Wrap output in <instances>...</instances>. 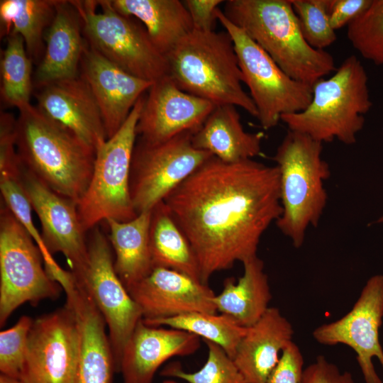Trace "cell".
I'll return each mask as SVG.
<instances>
[{
    "label": "cell",
    "mask_w": 383,
    "mask_h": 383,
    "mask_svg": "<svg viewBox=\"0 0 383 383\" xmlns=\"http://www.w3.org/2000/svg\"><path fill=\"white\" fill-rule=\"evenodd\" d=\"M33 95L40 110L95 151L107 140L98 104L81 75L36 88Z\"/></svg>",
    "instance_id": "cell-20"
},
{
    "label": "cell",
    "mask_w": 383,
    "mask_h": 383,
    "mask_svg": "<svg viewBox=\"0 0 383 383\" xmlns=\"http://www.w3.org/2000/svg\"><path fill=\"white\" fill-rule=\"evenodd\" d=\"M16 148L21 165L77 204L91 181L96 151L31 104L18 110Z\"/></svg>",
    "instance_id": "cell-2"
},
{
    "label": "cell",
    "mask_w": 383,
    "mask_h": 383,
    "mask_svg": "<svg viewBox=\"0 0 383 383\" xmlns=\"http://www.w3.org/2000/svg\"><path fill=\"white\" fill-rule=\"evenodd\" d=\"M0 383H23L18 379L0 374Z\"/></svg>",
    "instance_id": "cell-42"
},
{
    "label": "cell",
    "mask_w": 383,
    "mask_h": 383,
    "mask_svg": "<svg viewBox=\"0 0 383 383\" xmlns=\"http://www.w3.org/2000/svg\"><path fill=\"white\" fill-rule=\"evenodd\" d=\"M128 292L140 306L144 321L217 311L213 303L216 294L208 284L168 268L154 267Z\"/></svg>",
    "instance_id": "cell-17"
},
{
    "label": "cell",
    "mask_w": 383,
    "mask_h": 383,
    "mask_svg": "<svg viewBox=\"0 0 383 383\" xmlns=\"http://www.w3.org/2000/svg\"><path fill=\"white\" fill-rule=\"evenodd\" d=\"M208 349L204 365L196 372H184L179 364L167 366L161 374L189 383H248L233 360L217 344L204 340Z\"/></svg>",
    "instance_id": "cell-34"
},
{
    "label": "cell",
    "mask_w": 383,
    "mask_h": 383,
    "mask_svg": "<svg viewBox=\"0 0 383 383\" xmlns=\"http://www.w3.org/2000/svg\"><path fill=\"white\" fill-rule=\"evenodd\" d=\"M244 272L237 282L227 279L213 303L216 311L248 328L265 313L272 299L264 262L255 256L243 262Z\"/></svg>",
    "instance_id": "cell-25"
},
{
    "label": "cell",
    "mask_w": 383,
    "mask_h": 383,
    "mask_svg": "<svg viewBox=\"0 0 383 383\" xmlns=\"http://www.w3.org/2000/svg\"><path fill=\"white\" fill-rule=\"evenodd\" d=\"M347 27L348 39L360 55L376 65H383V0H372Z\"/></svg>",
    "instance_id": "cell-33"
},
{
    "label": "cell",
    "mask_w": 383,
    "mask_h": 383,
    "mask_svg": "<svg viewBox=\"0 0 383 383\" xmlns=\"http://www.w3.org/2000/svg\"><path fill=\"white\" fill-rule=\"evenodd\" d=\"M144 322L149 326H165L201 337L221 347L232 359L247 331V328L240 326L232 318L216 313L192 312Z\"/></svg>",
    "instance_id": "cell-30"
},
{
    "label": "cell",
    "mask_w": 383,
    "mask_h": 383,
    "mask_svg": "<svg viewBox=\"0 0 383 383\" xmlns=\"http://www.w3.org/2000/svg\"><path fill=\"white\" fill-rule=\"evenodd\" d=\"M162 383H178V382L174 380L167 379V380H165Z\"/></svg>",
    "instance_id": "cell-43"
},
{
    "label": "cell",
    "mask_w": 383,
    "mask_h": 383,
    "mask_svg": "<svg viewBox=\"0 0 383 383\" xmlns=\"http://www.w3.org/2000/svg\"><path fill=\"white\" fill-rule=\"evenodd\" d=\"M21 180L32 209L39 218L46 249L52 255L62 253L71 272H78L87 260L88 245L77 203L50 189L22 165Z\"/></svg>",
    "instance_id": "cell-15"
},
{
    "label": "cell",
    "mask_w": 383,
    "mask_h": 383,
    "mask_svg": "<svg viewBox=\"0 0 383 383\" xmlns=\"http://www.w3.org/2000/svg\"><path fill=\"white\" fill-rule=\"evenodd\" d=\"M372 0H328V14L331 27L338 30L348 26L362 14Z\"/></svg>",
    "instance_id": "cell-40"
},
{
    "label": "cell",
    "mask_w": 383,
    "mask_h": 383,
    "mask_svg": "<svg viewBox=\"0 0 383 383\" xmlns=\"http://www.w3.org/2000/svg\"><path fill=\"white\" fill-rule=\"evenodd\" d=\"M151 211L140 213L126 222L105 221L115 255L114 268L128 292L154 268L150 248Z\"/></svg>",
    "instance_id": "cell-26"
},
{
    "label": "cell",
    "mask_w": 383,
    "mask_h": 383,
    "mask_svg": "<svg viewBox=\"0 0 383 383\" xmlns=\"http://www.w3.org/2000/svg\"><path fill=\"white\" fill-rule=\"evenodd\" d=\"M216 106L182 90L168 75L152 83L136 127L140 140L157 143L195 133Z\"/></svg>",
    "instance_id": "cell-16"
},
{
    "label": "cell",
    "mask_w": 383,
    "mask_h": 383,
    "mask_svg": "<svg viewBox=\"0 0 383 383\" xmlns=\"http://www.w3.org/2000/svg\"><path fill=\"white\" fill-rule=\"evenodd\" d=\"M323 143L288 131L273 157L279 171L278 228L299 248L309 226H318L327 203L324 182L331 171L321 157Z\"/></svg>",
    "instance_id": "cell-6"
},
{
    "label": "cell",
    "mask_w": 383,
    "mask_h": 383,
    "mask_svg": "<svg viewBox=\"0 0 383 383\" xmlns=\"http://www.w3.org/2000/svg\"><path fill=\"white\" fill-rule=\"evenodd\" d=\"M224 15L291 78L313 86L336 70L333 57L304 39L291 0H228Z\"/></svg>",
    "instance_id": "cell-3"
},
{
    "label": "cell",
    "mask_w": 383,
    "mask_h": 383,
    "mask_svg": "<svg viewBox=\"0 0 383 383\" xmlns=\"http://www.w3.org/2000/svg\"><path fill=\"white\" fill-rule=\"evenodd\" d=\"M193 132L166 141L135 143L130 173V194L136 213L150 211L213 155L196 148Z\"/></svg>",
    "instance_id": "cell-11"
},
{
    "label": "cell",
    "mask_w": 383,
    "mask_h": 383,
    "mask_svg": "<svg viewBox=\"0 0 383 383\" xmlns=\"http://www.w3.org/2000/svg\"><path fill=\"white\" fill-rule=\"evenodd\" d=\"M163 201L208 284L214 273L257 256L262 234L282 214L279 168L212 156Z\"/></svg>",
    "instance_id": "cell-1"
},
{
    "label": "cell",
    "mask_w": 383,
    "mask_h": 383,
    "mask_svg": "<svg viewBox=\"0 0 383 383\" xmlns=\"http://www.w3.org/2000/svg\"><path fill=\"white\" fill-rule=\"evenodd\" d=\"M169 76L183 91L215 106H238L257 118L232 39L226 31L193 30L167 55Z\"/></svg>",
    "instance_id": "cell-4"
},
{
    "label": "cell",
    "mask_w": 383,
    "mask_h": 383,
    "mask_svg": "<svg viewBox=\"0 0 383 383\" xmlns=\"http://www.w3.org/2000/svg\"><path fill=\"white\" fill-rule=\"evenodd\" d=\"M304 370L303 355L298 345L291 341L282 350L267 383H301Z\"/></svg>",
    "instance_id": "cell-38"
},
{
    "label": "cell",
    "mask_w": 383,
    "mask_h": 383,
    "mask_svg": "<svg viewBox=\"0 0 383 383\" xmlns=\"http://www.w3.org/2000/svg\"><path fill=\"white\" fill-rule=\"evenodd\" d=\"M200 347V338L184 331L146 324L136 326L123 350L119 372L123 383H152L158 368L175 356H188Z\"/></svg>",
    "instance_id": "cell-21"
},
{
    "label": "cell",
    "mask_w": 383,
    "mask_h": 383,
    "mask_svg": "<svg viewBox=\"0 0 383 383\" xmlns=\"http://www.w3.org/2000/svg\"><path fill=\"white\" fill-rule=\"evenodd\" d=\"M291 1L301 33L309 45L317 50H324L335 42V30L328 18V0Z\"/></svg>",
    "instance_id": "cell-35"
},
{
    "label": "cell",
    "mask_w": 383,
    "mask_h": 383,
    "mask_svg": "<svg viewBox=\"0 0 383 383\" xmlns=\"http://www.w3.org/2000/svg\"><path fill=\"white\" fill-rule=\"evenodd\" d=\"M80 75L98 104L107 139L121 128L136 102L153 83L123 71L87 43L81 60Z\"/></svg>",
    "instance_id": "cell-19"
},
{
    "label": "cell",
    "mask_w": 383,
    "mask_h": 383,
    "mask_svg": "<svg viewBox=\"0 0 383 383\" xmlns=\"http://www.w3.org/2000/svg\"><path fill=\"white\" fill-rule=\"evenodd\" d=\"M383 318V275L370 277L351 310L340 318L321 325L313 331L320 344H343L356 353L366 383H382L372 363L377 357L383 368L379 329Z\"/></svg>",
    "instance_id": "cell-14"
},
{
    "label": "cell",
    "mask_w": 383,
    "mask_h": 383,
    "mask_svg": "<svg viewBox=\"0 0 383 383\" xmlns=\"http://www.w3.org/2000/svg\"><path fill=\"white\" fill-rule=\"evenodd\" d=\"M42 253L27 230L3 202L0 209V326L26 302L57 299L61 285L43 267Z\"/></svg>",
    "instance_id": "cell-10"
},
{
    "label": "cell",
    "mask_w": 383,
    "mask_h": 383,
    "mask_svg": "<svg viewBox=\"0 0 383 383\" xmlns=\"http://www.w3.org/2000/svg\"><path fill=\"white\" fill-rule=\"evenodd\" d=\"M145 94L135 104L121 128L96 151L94 167L88 188L77 204L87 233L107 219L126 222L136 213L130 194V173L136 143V127Z\"/></svg>",
    "instance_id": "cell-8"
},
{
    "label": "cell",
    "mask_w": 383,
    "mask_h": 383,
    "mask_svg": "<svg viewBox=\"0 0 383 383\" xmlns=\"http://www.w3.org/2000/svg\"><path fill=\"white\" fill-rule=\"evenodd\" d=\"M111 3L119 13L141 22L153 44L165 56L194 30L183 1L111 0Z\"/></svg>",
    "instance_id": "cell-27"
},
{
    "label": "cell",
    "mask_w": 383,
    "mask_h": 383,
    "mask_svg": "<svg viewBox=\"0 0 383 383\" xmlns=\"http://www.w3.org/2000/svg\"><path fill=\"white\" fill-rule=\"evenodd\" d=\"M78 326L67 304L33 320L28 336L23 383H74L79 357Z\"/></svg>",
    "instance_id": "cell-13"
},
{
    "label": "cell",
    "mask_w": 383,
    "mask_h": 383,
    "mask_svg": "<svg viewBox=\"0 0 383 383\" xmlns=\"http://www.w3.org/2000/svg\"><path fill=\"white\" fill-rule=\"evenodd\" d=\"M73 310L79 347L74 383H111L116 371L106 324L91 295L73 274L60 283Z\"/></svg>",
    "instance_id": "cell-18"
},
{
    "label": "cell",
    "mask_w": 383,
    "mask_h": 383,
    "mask_svg": "<svg viewBox=\"0 0 383 383\" xmlns=\"http://www.w3.org/2000/svg\"><path fill=\"white\" fill-rule=\"evenodd\" d=\"M150 248L154 267L171 269L201 282L194 252L163 201L151 211Z\"/></svg>",
    "instance_id": "cell-29"
},
{
    "label": "cell",
    "mask_w": 383,
    "mask_h": 383,
    "mask_svg": "<svg viewBox=\"0 0 383 383\" xmlns=\"http://www.w3.org/2000/svg\"><path fill=\"white\" fill-rule=\"evenodd\" d=\"M44 40V54L33 75L34 89L53 82L79 77L87 42L80 17L70 1L59 0Z\"/></svg>",
    "instance_id": "cell-22"
},
{
    "label": "cell",
    "mask_w": 383,
    "mask_h": 383,
    "mask_svg": "<svg viewBox=\"0 0 383 383\" xmlns=\"http://www.w3.org/2000/svg\"><path fill=\"white\" fill-rule=\"evenodd\" d=\"M0 189L3 202L22 223L37 244L42 253L46 272L52 279L55 280L65 270L58 265L52 255L49 253L43 241L41 233L34 225L31 213L33 209L23 187L21 173L0 172Z\"/></svg>",
    "instance_id": "cell-32"
},
{
    "label": "cell",
    "mask_w": 383,
    "mask_h": 383,
    "mask_svg": "<svg viewBox=\"0 0 383 383\" xmlns=\"http://www.w3.org/2000/svg\"><path fill=\"white\" fill-rule=\"evenodd\" d=\"M32 63L23 38L18 34L10 33L0 63L1 99L6 106L20 110L30 104L34 91Z\"/></svg>",
    "instance_id": "cell-31"
},
{
    "label": "cell",
    "mask_w": 383,
    "mask_h": 383,
    "mask_svg": "<svg viewBox=\"0 0 383 383\" xmlns=\"http://www.w3.org/2000/svg\"><path fill=\"white\" fill-rule=\"evenodd\" d=\"M81 19L89 46L123 71L154 82L169 75L168 60L153 44L145 26L122 14L111 0L70 1Z\"/></svg>",
    "instance_id": "cell-7"
},
{
    "label": "cell",
    "mask_w": 383,
    "mask_h": 383,
    "mask_svg": "<svg viewBox=\"0 0 383 383\" xmlns=\"http://www.w3.org/2000/svg\"><path fill=\"white\" fill-rule=\"evenodd\" d=\"M89 231L87 260L80 270L72 273L88 291L104 318L116 371L119 372L123 348L143 313L116 272L109 238L98 226Z\"/></svg>",
    "instance_id": "cell-12"
},
{
    "label": "cell",
    "mask_w": 383,
    "mask_h": 383,
    "mask_svg": "<svg viewBox=\"0 0 383 383\" xmlns=\"http://www.w3.org/2000/svg\"><path fill=\"white\" fill-rule=\"evenodd\" d=\"M222 0H185L183 1L192 21L194 30L213 31L217 18L218 6Z\"/></svg>",
    "instance_id": "cell-41"
},
{
    "label": "cell",
    "mask_w": 383,
    "mask_h": 383,
    "mask_svg": "<svg viewBox=\"0 0 383 383\" xmlns=\"http://www.w3.org/2000/svg\"><path fill=\"white\" fill-rule=\"evenodd\" d=\"M218 21L231 36L238 59L243 83L249 89L265 130L275 127L282 116L304 110L313 96L311 85L287 75L242 29L218 9Z\"/></svg>",
    "instance_id": "cell-9"
},
{
    "label": "cell",
    "mask_w": 383,
    "mask_h": 383,
    "mask_svg": "<svg viewBox=\"0 0 383 383\" xmlns=\"http://www.w3.org/2000/svg\"><path fill=\"white\" fill-rule=\"evenodd\" d=\"M310 104L302 111L282 116L289 131L305 134L323 143L338 140L345 145L356 142L363 128L365 114L372 102L368 77L355 55L345 58L328 79L313 86Z\"/></svg>",
    "instance_id": "cell-5"
},
{
    "label": "cell",
    "mask_w": 383,
    "mask_h": 383,
    "mask_svg": "<svg viewBox=\"0 0 383 383\" xmlns=\"http://www.w3.org/2000/svg\"><path fill=\"white\" fill-rule=\"evenodd\" d=\"M262 133L245 131L236 106H216L192 135L193 145L230 163L253 160L261 154Z\"/></svg>",
    "instance_id": "cell-24"
},
{
    "label": "cell",
    "mask_w": 383,
    "mask_h": 383,
    "mask_svg": "<svg viewBox=\"0 0 383 383\" xmlns=\"http://www.w3.org/2000/svg\"><path fill=\"white\" fill-rule=\"evenodd\" d=\"M301 383H355L352 374L341 372L323 356L308 365L303 372Z\"/></svg>",
    "instance_id": "cell-39"
},
{
    "label": "cell",
    "mask_w": 383,
    "mask_h": 383,
    "mask_svg": "<svg viewBox=\"0 0 383 383\" xmlns=\"http://www.w3.org/2000/svg\"><path fill=\"white\" fill-rule=\"evenodd\" d=\"M59 0H1V37L20 35L28 57L37 66L45 51L44 36Z\"/></svg>",
    "instance_id": "cell-28"
},
{
    "label": "cell",
    "mask_w": 383,
    "mask_h": 383,
    "mask_svg": "<svg viewBox=\"0 0 383 383\" xmlns=\"http://www.w3.org/2000/svg\"><path fill=\"white\" fill-rule=\"evenodd\" d=\"M33 319L21 316L11 328L0 333L1 374L18 379L23 369L28 336Z\"/></svg>",
    "instance_id": "cell-36"
},
{
    "label": "cell",
    "mask_w": 383,
    "mask_h": 383,
    "mask_svg": "<svg viewBox=\"0 0 383 383\" xmlns=\"http://www.w3.org/2000/svg\"><path fill=\"white\" fill-rule=\"evenodd\" d=\"M16 118L1 111L0 114V172H17L21 164L16 148Z\"/></svg>",
    "instance_id": "cell-37"
},
{
    "label": "cell",
    "mask_w": 383,
    "mask_h": 383,
    "mask_svg": "<svg viewBox=\"0 0 383 383\" xmlns=\"http://www.w3.org/2000/svg\"><path fill=\"white\" fill-rule=\"evenodd\" d=\"M377 222H378V223H383V216H382L377 220Z\"/></svg>",
    "instance_id": "cell-44"
},
{
    "label": "cell",
    "mask_w": 383,
    "mask_h": 383,
    "mask_svg": "<svg viewBox=\"0 0 383 383\" xmlns=\"http://www.w3.org/2000/svg\"><path fill=\"white\" fill-rule=\"evenodd\" d=\"M293 335L292 324L275 307L247 328L233 360L248 383L267 382Z\"/></svg>",
    "instance_id": "cell-23"
}]
</instances>
